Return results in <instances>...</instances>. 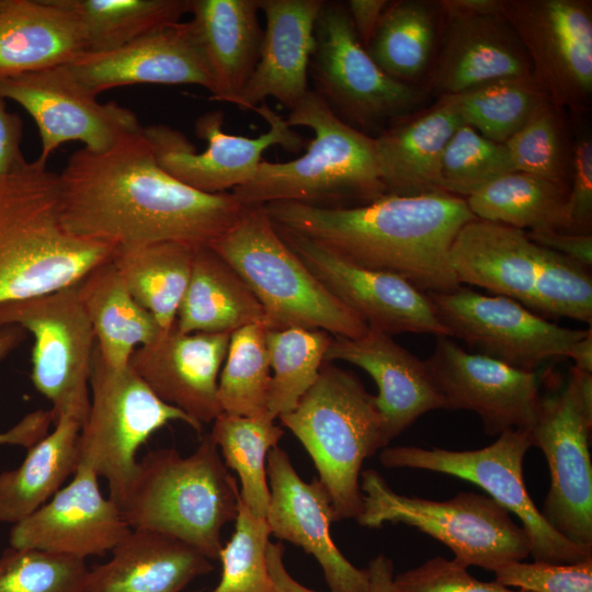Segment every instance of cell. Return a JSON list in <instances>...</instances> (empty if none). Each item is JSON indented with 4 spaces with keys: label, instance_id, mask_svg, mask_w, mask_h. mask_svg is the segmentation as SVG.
Segmentation results:
<instances>
[{
    "label": "cell",
    "instance_id": "6da1fadb",
    "mask_svg": "<svg viewBox=\"0 0 592 592\" xmlns=\"http://www.w3.org/2000/svg\"><path fill=\"white\" fill-rule=\"evenodd\" d=\"M58 178L65 229L113 247L209 246L247 208L231 193H203L170 175L141 129L104 151H73Z\"/></svg>",
    "mask_w": 592,
    "mask_h": 592
},
{
    "label": "cell",
    "instance_id": "7a4b0ae2",
    "mask_svg": "<svg viewBox=\"0 0 592 592\" xmlns=\"http://www.w3.org/2000/svg\"><path fill=\"white\" fill-rule=\"evenodd\" d=\"M278 227L303 235L360 266L401 276L424 293L458 283L449 251L460 228L476 217L465 198L443 193L385 194L356 206L296 202L262 205Z\"/></svg>",
    "mask_w": 592,
    "mask_h": 592
},
{
    "label": "cell",
    "instance_id": "3957f363",
    "mask_svg": "<svg viewBox=\"0 0 592 592\" xmlns=\"http://www.w3.org/2000/svg\"><path fill=\"white\" fill-rule=\"evenodd\" d=\"M114 249L65 229L58 173L47 163L26 160L0 174V303L77 284Z\"/></svg>",
    "mask_w": 592,
    "mask_h": 592
},
{
    "label": "cell",
    "instance_id": "277c9868",
    "mask_svg": "<svg viewBox=\"0 0 592 592\" xmlns=\"http://www.w3.org/2000/svg\"><path fill=\"white\" fill-rule=\"evenodd\" d=\"M239 502L238 483L207 433L187 456L173 447L148 452L119 508L130 528L170 536L213 561Z\"/></svg>",
    "mask_w": 592,
    "mask_h": 592
},
{
    "label": "cell",
    "instance_id": "5b68a950",
    "mask_svg": "<svg viewBox=\"0 0 592 592\" xmlns=\"http://www.w3.org/2000/svg\"><path fill=\"white\" fill-rule=\"evenodd\" d=\"M285 121L291 127L314 132L306 152L285 162L262 160L252 179L232 190L240 203L296 202L327 207L346 201L362 205L386 194L374 137L340 119L312 90Z\"/></svg>",
    "mask_w": 592,
    "mask_h": 592
},
{
    "label": "cell",
    "instance_id": "8992f818",
    "mask_svg": "<svg viewBox=\"0 0 592 592\" xmlns=\"http://www.w3.org/2000/svg\"><path fill=\"white\" fill-rule=\"evenodd\" d=\"M243 280L264 311L270 330L319 329L358 338L368 327L311 273L280 236L262 205L208 246Z\"/></svg>",
    "mask_w": 592,
    "mask_h": 592
},
{
    "label": "cell",
    "instance_id": "52a82bcc",
    "mask_svg": "<svg viewBox=\"0 0 592 592\" xmlns=\"http://www.w3.org/2000/svg\"><path fill=\"white\" fill-rule=\"evenodd\" d=\"M278 419L311 457L334 520H356L363 510L362 465L388 445L375 396L354 374L325 361L295 409Z\"/></svg>",
    "mask_w": 592,
    "mask_h": 592
},
{
    "label": "cell",
    "instance_id": "ba28073f",
    "mask_svg": "<svg viewBox=\"0 0 592 592\" xmlns=\"http://www.w3.org/2000/svg\"><path fill=\"white\" fill-rule=\"evenodd\" d=\"M362 526L380 527L402 523L432 536L454 554L462 565L496 572L523 561L531 554L523 527L490 497L459 492L446 501L407 497L395 492L375 469L361 473Z\"/></svg>",
    "mask_w": 592,
    "mask_h": 592
},
{
    "label": "cell",
    "instance_id": "9c48e42d",
    "mask_svg": "<svg viewBox=\"0 0 592 592\" xmlns=\"http://www.w3.org/2000/svg\"><path fill=\"white\" fill-rule=\"evenodd\" d=\"M90 408L78 436V465L104 478L110 498L121 506L134 479L139 447L159 429L181 421L201 432L202 424L161 400L128 366L105 364L94 349Z\"/></svg>",
    "mask_w": 592,
    "mask_h": 592
},
{
    "label": "cell",
    "instance_id": "30bf717a",
    "mask_svg": "<svg viewBox=\"0 0 592 592\" xmlns=\"http://www.w3.org/2000/svg\"><path fill=\"white\" fill-rule=\"evenodd\" d=\"M315 38L308 69L312 91L353 128L379 134L422 100L421 90L391 78L372 59L354 32L346 4L325 0Z\"/></svg>",
    "mask_w": 592,
    "mask_h": 592
},
{
    "label": "cell",
    "instance_id": "8fae6325",
    "mask_svg": "<svg viewBox=\"0 0 592 592\" xmlns=\"http://www.w3.org/2000/svg\"><path fill=\"white\" fill-rule=\"evenodd\" d=\"M592 373L570 371L567 384L542 396L527 430L550 475L542 514L569 542L592 549Z\"/></svg>",
    "mask_w": 592,
    "mask_h": 592
},
{
    "label": "cell",
    "instance_id": "7c38bea8",
    "mask_svg": "<svg viewBox=\"0 0 592 592\" xmlns=\"http://www.w3.org/2000/svg\"><path fill=\"white\" fill-rule=\"evenodd\" d=\"M531 446L527 430H508L479 449L395 446L385 447L379 460L388 468L446 474L482 488L520 519L534 561L572 563L592 557V549L578 546L555 531L530 497L523 478V460Z\"/></svg>",
    "mask_w": 592,
    "mask_h": 592
},
{
    "label": "cell",
    "instance_id": "4fadbf2b",
    "mask_svg": "<svg viewBox=\"0 0 592 592\" xmlns=\"http://www.w3.org/2000/svg\"><path fill=\"white\" fill-rule=\"evenodd\" d=\"M32 333L31 380L57 418L84 422L95 337L78 294V283L50 293L0 303V328Z\"/></svg>",
    "mask_w": 592,
    "mask_h": 592
},
{
    "label": "cell",
    "instance_id": "5bb4252c",
    "mask_svg": "<svg viewBox=\"0 0 592 592\" xmlns=\"http://www.w3.org/2000/svg\"><path fill=\"white\" fill-rule=\"evenodd\" d=\"M426 294L451 338L523 371L535 372L551 358L567 357L571 345L591 329L560 327L514 299L487 296L462 285Z\"/></svg>",
    "mask_w": 592,
    "mask_h": 592
},
{
    "label": "cell",
    "instance_id": "9a60e30c",
    "mask_svg": "<svg viewBox=\"0 0 592 592\" xmlns=\"http://www.w3.org/2000/svg\"><path fill=\"white\" fill-rule=\"evenodd\" d=\"M255 111L270 125L266 133L257 138L231 135L223 130L224 113L207 111L195 121V134L207 143L204 151L197 152L187 137L171 126L155 124L143 126L159 166L170 175L207 194L226 193L249 182L269 147L280 145L298 152L305 145L304 138L287 125L264 102Z\"/></svg>",
    "mask_w": 592,
    "mask_h": 592
},
{
    "label": "cell",
    "instance_id": "2e32d148",
    "mask_svg": "<svg viewBox=\"0 0 592 592\" xmlns=\"http://www.w3.org/2000/svg\"><path fill=\"white\" fill-rule=\"evenodd\" d=\"M501 13L556 107L580 110L592 94V12L582 0H501Z\"/></svg>",
    "mask_w": 592,
    "mask_h": 592
},
{
    "label": "cell",
    "instance_id": "e0dca14e",
    "mask_svg": "<svg viewBox=\"0 0 592 592\" xmlns=\"http://www.w3.org/2000/svg\"><path fill=\"white\" fill-rule=\"evenodd\" d=\"M0 96L20 104L34 119L43 163L64 143L78 140L86 149L104 151L143 127L129 109L99 102L67 65L0 78Z\"/></svg>",
    "mask_w": 592,
    "mask_h": 592
},
{
    "label": "cell",
    "instance_id": "ac0fdd59",
    "mask_svg": "<svg viewBox=\"0 0 592 592\" xmlns=\"http://www.w3.org/2000/svg\"><path fill=\"white\" fill-rule=\"evenodd\" d=\"M276 229L326 288L368 328L391 337L406 332L451 337L428 294L407 280L360 266L303 235Z\"/></svg>",
    "mask_w": 592,
    "mask_h": 592
},
{
    "label": "cell",
    "instance_id": "d6986e66",
    "mask_svg": "<svg viewBox=\"0 0 592 592\" xmlns=\"http://www.w3.org/2000/svg\"><path fill=\"white\" fill-rule=\"evenodd\" d=\"M424 362L445 409L476 412L488 435L533 425L540 399L536 372L469 353L444 335Z\"/></svg>",
    "mask_w": 592,
    "mask_h": 592
},
{
    "label": "cell",
    "instance_id": "ffe728a7",
    "mask_svg": "<svg viewBox=\"0 0 592 592\" xmlns=\"http://www.w3.org/2000/svg\"><path fill=\"white\" fill-rule=\"evenodd\" d=\"M98 479L91 467L78 465L66 487L12 525L10 546L83 560L111 553L132 528L118 504L102 494Z\"/></svg>",
    "mask_w": 592,
    "mask_h": 592
},
{
    "label": "cell",
    "instance_id": "44dd1931",
    "mask_svg": "<svg viewBox=\"0 0 592 592\" xmlns=\"http://www.w3.org/2000/svg\"><path fill=\"white\" fill-rule=\"evenodd\" d=\"M266 475L270 499L265 520L271 534L314 556L330 592H367L366 568L354 567L331 538L334 513L319 478L303 480L288 454L278 446L267 454Z\"/></svg>",
    "mask_w": 592,
    "mask_h": 592
},
{
    "label": "cell",
    "instance_id": "7402d4cb",
    "mask_svg": "<svg viewBox=\"0 0 592 592\" xmlns=\"http://www.w3.org/2000/svg\"><path fill=\"white\" fill-rule=\"evenodd\" d=\"M229 339L230 333H183L174 323L137 348L128 365L161 400L203 425L223 413L217 388Z\"/></svg>",
    "mask_w": 592,
    "mask_h": 592
},
{
    "label": "cell",
    "instance_id": "603a6c76",
    "mask_svg": "<svg viewBox=\"0 0 592 592\" xmlns=\"http://www.w3.org/2000/svg\"><path fill=\"white\" fill-rule=\"evenodd\" d=\"M92 94L132 84H196L213 81L190 21L175 22L119 48L84 52L67 65Z\"/></svg>",
    "mask_w": 592,
    "mask_h": 592
},
{
    "label": "cell",
    "instance_id": "cb8c5ba5",
    "mask_svg": "<svg viewBox=\"0 0 592 592\" xmlns=\"http://www.w3.org/2000/svg\"><path fill=\"white\" fill-rule=\"evenodd\" d=\"M325 361L348 362L371 375L378 387L375 403L388 444L422 414L445 409L425 362L386 333L368 328L358 338L334 337Z\"/></svg>",
    "mask_w": 592,
    "mask_h": 592
},
{
    "label": "cell",
    "instance_id": "d4e9b609",
    "mask_svg": "<svg viewBox=\"0 0 592 592\" xmlns=\"http://www.w3.org/2000/svg\"><path fill=\"white\" fill-rule=\"evenodd\" d=\"M265 30L258 64L236 105L253 110L273 98L289 111L310 91L315 24L325 0H258Z\"/></svg>",
    "mask_w": 592,
    "mask_h": 592
},
{
    "label": "cell",
    "instance_id": "484cf974",
    "mask_svg": "<svg viewBox=\"0 0 592 592\" xmlns=\"http://www.w3.org/2000/svg\"><path fill=\"white\" fill-rule=\"evenodd\" d=\"M432 84L441 95L506 78L533 77L527 53L500 12L445 18Z\"/></svg>",
    "mask_w": 592,
    "mask_h": 592
},
{
    "label": "cell",
    "instance_id": "4316f807",
    "mask_svg": "<svg viewBox=\"0 0 592 592\" xmlns=\"http://www.w3.org/2000/svg\"><path fill=\"white\" fill-rule=\"evenodd\" d=\"M540 250L525 230L475 218L454 239L449 263L460 285L486 288L531 309Z\"/></svg>",
    "mask_w": 592,
    "mask_h": 592
},
{
    "label": "cell",
    "instance_id": "83f0119b",
    "mask_svg": "<svg viewBox=\"0 0 592 592\" xmlns=\"http://www.w3.org/2000/svg\"><path fill=\"white\" fill-rule=\"evenodd\" d=\"M213 569L212 560L192 546L132 528L110 560L89 569L86 592H181Z\"/></svg>",
    "mask_w": 592,
    "mask_h": 592
},
{
    "label": "cell",
    "instance_id": "f1b7e54d",
    "mask_svg": "<svg viewBox=\"0 0 592 592\" xmlns=\"http://www.w3.org/2000/svg\"><path fill=\"white\" fill-rule=\"evenodd\" d=\"M462 125L456 112L440 98L431 109L399 117L377 134L375 152L386 194L442 192L441 159Z\"/></svg>",
    "mask_w": 592,
    "mask_h": 592
},
{
    "label": "cell",
    "instance_id": "f546056e",
    "mask_svg": "<svg viewBox=\"0 0 592 592\" xmlns=\"http://www.w3.org/2000/svg\"><path fill=\"white\" fill-rule=\"evenodd\" d=\"M258 0H191L194 35L213 81L209 99L236 104L258 64L263 38Z\"/></svg>",
    "mask_w": 592,
    "mask_h": 592
},
{
    "label": "cell",
    "instance_id": "4dcf8cb0",
    "mask_svg": "<svg viewBox=\"0 0 592 592\" xmlns=\"http://www.w3.org/2000/svg\"><path fill=\"white\" fill-rule=\"evenodd\" d=\"M84 52L81 26L59 0H0V78L68 65Z\"/></svg>",
    "mask_w": 592,
    "mask_h": 592
},
{
    "label": "cell",
    "instance_id": "1f68e13d",
    "mask_svg": "<svg viewBox=\"0 0 592 592\" xmlns=\"http://www.w3.org/2000/svg\"><path fill=\"white\" fill-rule=\"evenodd\" d=\"M264 322V311L238 273L208 246L194 249L175 327L183 333H232Z\"/></svg>",
    "mask_w": 592,
    "mask_h": 592
},
{
    "label": "cell",
    "instance_id": "d6a6232c",
    "mask_svg": "<svg viewBox=\"0 0 592 592\" xmlns=\"http://www.w3.org/2000/svg\"><path fill=\"white\" fill-rule=\"evenodd\" d=\"M78 294L95 337V350L111 367L128 366L133 352L162 333L155 317L130 295L110 261L91 270Z\"/></svg>",
    "mask_w": 592,
    "mask_h": 592
},
{
    "label": "cell",
    "instance_id": "836d02e7",
    "mask_svg": "<svg viewBox=\"0 0 592 592\" xmlns=\"http://www.w3.org/2000/svg\"><path fill=\"white\" fill-rule=\"evenodd\" d=\"M81 426L73 415H58L54 429L27 448L22 464L0 474V524L26 519L76 471Z\"/></svg>",
    "mask_w": 592,
    "mask_h": 592
},
{
    "label": "cell",
    "instance_id": "e575fe53",
    "mask_svg": "<svg viewBox=\"0 0 592 592\" xmlns=\"http://www.w3.org/2000/svg\"><path fill=\"white\" fill-rule=\"evenodd\" d=\"M193 247L175 241L115 247L111 262L136 301L162 332L175 323L192 266Z\"/></svg>",
    "mask_w": 592,
    "mask_h": 592
},
{
    "label": "cell",
    "instance_id": "d590c367",
    "mask_svg": "<svg viewBox=\"0 0 592 592\" xmlns=\"http://www.w3.org/2000/svg\"><path fill=\"white\" fill-rule=\"evenodd\" d=\"M437 3L389 1L366 47L376 65L391 78L411 84L432 60Z\"/></svg>",
    "mask_w": 592,
    "mask_h": 592
},
{
    "label": "cell",
    "instance_id": "8d00e7d4",
    "mask_svg": "<svg viewBox=\"0 0 592 592\" xmlns=\"http://www.w3.org/2000/svg\"><path fill=\"white\" fill-rule=\"evenodd\" d=\"M568 189L544 179L513 171L488 183L465 201L482 220L528 231L562 230Z\"/></svg>",
    "mask_w": 592,
    "mask_h": 592
},
{
    "label": "cell",
    "instance_id": "74e56055",
    "mask_svg": "<svg viewBox=\"0 0 592 592\" xmlns=\"http://www.w3.org/2000/svg\"><path fill=\"white\" fill-rule=\"evenodd\" d=\"M78 20L86 52L119 48L162 26L180 22L191 0H59Z\"/></svg>",
    "mask_w": 592,
    "mask_h": 592
},
{
    "label": "cell",
    "instance_id": "f35d334b",
    "mask_svg": "<svg viewBox=\"0 0 592 592\" xmlns=\"http://www.w3.org/2000/svg\"><path fill=\"white\" fill-rule=\"evenodd\" d=\"M440 98L451 105L463 124L500 144L550 102L534 77L499 79Z\"/></svg>",
    "mask_w": 592,
    "mask_h": 592
},
{
    "label": "cell",
    "instance_id": "ab89813d",
    "mask_svg": "<svg viewBox=\"0 0 592 592\" xmlns=\"http://www.w3.org/2000/svg\"><path fill=\"white\" fill-rule=\"evenodd\" d=\"M209 434L227 468L238 474L242 503L253 515L265 519L270 499L266 458L284 430L267 419L220 413Z\"/></svg>",
    "mask_w": 592,
    "mask_h": 592
},
{
    "label": "cell",
    "instance_id": "60d3db41",
    "mask_svg": "<svg viewBox=\"0 0 592 592\" xmlns=\"http://www.w3.org/2000/svg\"><path fill=\"white\" fill-rule=\"evenodd\" d=\"M266 330L264 322H258L230 333L217 388L223 413L270 420L271 368Z\"/></svg>",
    "mask_w": 592,
    "mask_h": 592
},
{
    "label": "cell",
    "instance_id": "b9f144b4",
    "mask_svg": "<svg viewBox=\"0 0 592 592\" xmlns=\"http://www.w3.org/2000/svg\"><path fill=\"white\" fill-rule=\"evenodd\" d=\"M332 338L323 330L288 328L266 330L271 385L269 419L291 412L318 378Z\"/></svg>",
    "mask_w": 592,
    "mask_h": 592
},
{
    "label": "cell",
    "instance_id": "7bdbcfd3",
    "mask_svg": "<svg viewBox=\"0 0 592 592\" xmlns=\"http://www.w3.org/2000/svg\"><path fill=\"white\" fill-rule=\"evenodd\" d=\"M513 171L504 144L490 140L463 124L444 149L440 164V189L444 193L466 198Z\"/></svg>",
    "mask_w": 592,
    "mask_h": 592
},
{
    "label": "cell",
    "instance_id": "ee69618b",
    "mask_svg": "<svg viewBox=\"0 0 592 592\" xmlns=\"http://www.w3.org/2000/svg\"><path fill=\"white\" fill-rule=\"evenodd\" d=\"M270 535L266 520L253 515L240 499L235 531L218 556L220 580L212 592H274L267 563Z\"/></svg>",
    "mask_w": 592,
    "mask_h": 592
},
{
    "label": "cell",
    "instance_id": "f6af8a7d",
    "mask_svg": "<svg viewBox=\"0 0 592 592\" xmlns=\"http://www.w3.org/2000/svg\"><path fill=\"white\" fill-rule=\"evenodd\" d=\"M86 560L36 548L0 555V592H86Z\"/></svg>",
    "mask_w": 592,
    "mask_h": 592
},
{
    "label": "cell",
    "instance_id": "bcb514c9",
    "mask_svg": "<svg viewBox=\"0 0 592 592\" xmlns=\"http://www.w3.org/2000/svg\"><path fill=\"white\" fill-rule=\"evenodd\" d=\"M531 310L592 323L591 269L543 246Z\"/></svg>",
    "mask_w": 592,
    "mask_h": 592
},
{
    "label": "cell",
    "instance_id": "7dc6e473",
    "mask_svg": "<svg viewBox=\"0 0 592 592\" xmlns=\"http://www.w3.org/2000/svg\"><path fill=\"white\" fill-rule=\"evenodd\" d=\"M514 171L567 187L568 161L559 117L550 102L504 143Z\"/></svg>",
    "mask_w": 592,
    "mask_h": 592
},
{
    "label": "cell",
    "instance_id": "c3c4849f",
    "mask_svg": "<svg viewBox=\"0 0 592 592\" xmlns=\"http://www.w3.org/2000/svg\"><path fill=\"white\" fill-rule=\"evenodd\" d=\"M494 576L497 582L527 592H592V557L572 563L515 561Z\"/></svg>",
    "mask_w": 592,
    "mask_h": 592
},
{
    "label": "cell",
    "instance_id": "681fc988",
    "mask_svg": "<svg viewBox=\"0 0 592 592\" xmlns=\"http://www.w3.org/2000/svg\"><path fill=\"white\" fill-rule=\"evenodd\" d=\"M456 559L434 557L394 577L400 592H527L499 582H483L468 572Z\"/></svg>",
    "mask_w": 592,
    "mask_h": 592
},
{
    "label": "cell",
    "instance_id": "f907efd6",
    "mask_svg": "<svg viewBox=\"0 0 592 592\" xmlns=\"http://www.w3.org/2000/svg\"><path fill=\"white\" fill-rule=\"evenodd\" d=\"M571 182L563 205L561 231L591 234L592 141L588 134L577 138L571 157Z\"/></svg>",
    "mask_w": 592,
    "mask_h": 592
},
{
    "label": "cell",
    "instance_id": "816d5d0a",
    "mask_svg": "<svg viewBox=\"0 0 592 592\" xmlns=\"http://www.w3.org/2000/svg\"><path fill=\"white\" fill-rule=\"evenodd\" d=\"M26 338V330L20 326L0 328V361L13 352ZM56 417L50 410H36L25 415L18 424L0 433V444L21 445L26 448L48 433Z\"/></svg>",
    "mask_w": 592,
    "mask_h": 592
},
{
    "label": "cell",
    "instance_id": "f5cc1de1",
    "mask_svg": "<svg viewBox=\"0 0 592 592\" xmlns=\"http://www.w3.org/2000/svg\"><path fill=\"white\" fill-rule=\"evenodd\" d=\"M528 237L539 246L562 254L581 265L592 266V235L561 230L527 231Z\"/></svg>",
    "mask_w": 592,
    "mask_h": 592
},
{
    "label": "cell",
    "instance_id": "db71d44e",
    "mask_svg": "<svg viewBox=\"0 0 592 592\" xmlns=\"http://www.w3.org/2000/svg\"><path fill=\"white\" fill-rule=\"evenodd\" d=\"M22 138L21 117L10 112L0 96V174L13 171L26 161L21 150Z\"/></svg>",
    "mask_w": 592,
    "mask_h": 592
},
{
    "label": "cell",
    "instance_id": "11a10c76",
    "mask_svg": "<svg viewBox=\"0 0 592 592\" xmlns=\"http://www.w3.org/2000/svg\"><path fill=\"white\" fill-rule=\"evenodd\" d=\"M388 2L387 0L348 1L346 8L354 32L364 48L368 46Z\"/></svg>",
    "mask_w": 592,
    "mask_h": 592
},
{
    "label": "cell",
    "instance_id": "9f6ffc18",
    "mask_svg": "<svg viewBox=\"0 0 592 592\" xmlns=\"http://www.w3.org/2000/svg\"><path fill=\"white\" fill-rule=\"evenodd\" d=\"M284 546L282 543H271L267 547L269 571L274 592H317L296 581L287 571L284 560Z\"/></svg>",
    "mask_w": 592,
    "mask_h": 592
},
{
    "label": "cell",
    "instance_id": "6f0895ef",
    "mask_svg": "<svg viewBox=\"0 0 592 592\" xmlns=\"http://www.w3.org/2000/svg\"><path fill=\"white\" fill-rule=\"evenodd\" d=\"M436 3L445 18L470 16L501 11V0H442Z\"/></svg>",
    "mask_w": 592,
    "mask_h": 592
},
{
    "label": "cell",
    "instance_id": "680465c9",
    "mask_svg": "<svg viewBox=\"0 0 592 592\" xmlns=\"http://www.w3.org/2000/svg\"><path fill=\"white\" fill-rule=\"evenodd\" d=\"M368 576L367 592H400L394 582V563L384 555L373 558L366 568Z\"/></svg>",
    "mask_w": 592,
    "mask_h": 592
},
{
    "label": "cell",
    "instance_id": "91938a15",
    "mask_svg": "<svg viewBox=\"0 0 592 592\" xmlns=\"http://www.w3.org/2000/svg\"><path fill=\"white\" fill-rule=\"evenodd\" d=\"M567 357L574 362V368L592 373V330L576 341L568 351Z\"/></svg>",
    "mask_w": 592,
    "mask_h": 592
},
{
    "label": "cell",
    "instance_id": "94428289",
    "mask_svg": "<svg viewBox=\"0 0 592 592\" xmlns=\"http://www.w3.org/2000/svg\"><path fill=\"white\" fill-rule=\"evenodd\" d=\"M195 592H200V591H195Z\"/></svg>",
    "mask_w": 592,
    "mask_h": 592
}]
</instances>
